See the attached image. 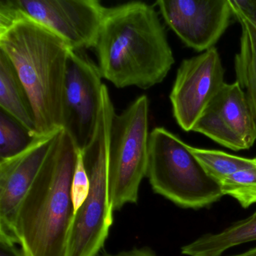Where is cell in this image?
I'll use <instances>...</instances> for the list:
<instances>
[{"mask_svg":"<svg viewBox=\"0 0 256 256\" xmlns=\"http://www.w3.org/2000/svg\"><path fill=\"white\" fill-rule=\"evenodd\" d=\"M256 256V246L245 252L240 253V254H234V256Z\"/></svg>","mask_w":256,"mask_h":256,"instance_id":"obj_22","label":"cell"},{"mask_svg":"<svg viewBox=\"0 0 256 256\" xmlns=\"http://www.w3.org/2000/svg\"><path fill=\"white\" fill-rule=\"evenodd\" d=\"M256 240V212L217 234H206L181 248L187 256H221L232 247Z\"/></svg>","mask_w":256,"mask_h":256,"instance_id":"obj_15","label":"cell"},{"mask_svg":"<svg viewBox=\"0 0 256 256\" xmlns=\"http://www.w3.org/2000/svg\"><path fill=\"white\" fill-rule=\"evenodd\" d=\"M70 47L54 32L0 1V50L14 65L32 103L36 138L62 128Z\"/></svg>","mask_w":256,"mask_h":256,"instance_id":"obj_2","label":"cell"},{"mask_svg":"<svg viewBox=\"0 0 256 256\" xmlns=\"http://www.w3.org/2000/svg\"><path fill=\"white\" fill-rule=\"evenodd\" d=\"M60 37L72 50L94 48L106 7L98 0H1Z\"/></svg>","mask_w":256,"mask_h":256,"instance_id":"obj_7","label":"cell"},{"mask_svg":"<svg viewBox=\"0 0 256 256\" xmlns=\"http://www.w3.org/2000/svg\"><path fill=\"white\" fill-rule=\"evenodd\" d=\"M149 100L145 95L120 114H114L109 143V193L112 209L137 204L146 175L149 144Z\"/></svg>","mask_w":256,"mask_h":256,"instance_id":"obj_6","label":"cell"},{"mask_svg":"<svg viewBox=\"0 0 256 256\" xmlns=\"http://www.w3.org/2000/svg\"><path fill=\"white\" fill-rule=\"evenodd\" d=\"M220 185L223 196L236 199L242 208L256 204V157L252 166L230 175Z\"/></svg>","mask_w":256,"mask_h":256,"instance_id":"obj_18","label":"cell"},{"mask_svg":"<svg viewBox=\"0 0 256 256\" xmlns=\"http://www.w3.org/2000/svg\"><path fill=\"white\" fill-rule=\"evenodd\" d=\"M224 76L220 54L214 47L181 62L170 100L174 116L182 130L192 131L224 85Z\"/></svg>","mask_w":256,"mask_h":256,"instance_id":"obj_9","label":"cell"},{"mask_svg":"<svg viewBox=\"0 0 256 256\" xmlns=\"http://www.w3.org/2000/svg\"><path fill=\"white\" fill-rule=\"evenodd\" d=\"M96 256H158L154 250L150 247L144 246L142 248H134L128 251H122L116 254H110L107 252L102 250Z\"/></svg>","mask_w":256,"mask_h":256,"instance_id":"obj_21","label":"cell"},{"mask_svg":"<svg viewBox=\"0 0 256 256\" xmlns=\"http://www.w3.org/2000/svg\"><path fill=\"white\" fill-rule=\"evenodd\" d=\"M155 5L170 29L198 52L214 48L234 16L229 0H160Z\"/></svg>","mask_w":256,"mask_h":256,"instance_id":"obj_11","label":"cell"},{"mask_svg":"<svg viewBox=\"0 0 256 256\" xmlns=\"http://www.w3.org/2000/svg\"><path fill=\"white\" fill-rule=\"evenodd\" d=\"M62 130L36 137L22 154L0 161V233L16 244L14 226L18 210Z\"/></svg>","mask_w":256,"mask_h":256,"instance_id":"obj_12","label":"cell"},{"mask_svg":"<svg viewBox=\"0 0 256 256\" xmlns=\"http://www.w3.org/2000/svg\"><path fill=\"white\" fill-rule=\"evenodd\" d=\"M229 4L242 30L240 52L234 60L236 82L245 92L256 119V2L229 0Z\"/></svg>","mask_w":256,"mask_h":256,"instance_id":"obj_13","label":"cell"},{"mask_svg":"<svg viewBox=\"0 0 256 256\" xmlns=\"http://www.w3.org/2000/svg\"><path fill=\"white\" fill-rule=\"evenodd\" d=\"M188 148L205 172L218 184L230 175L248 168L254 162V158L236 156L222 151L202 149L188 144Z\"/></svg>","mask_w":256,"mask_h":256,"instance_id":"obj_16","label":"cell"},{"mask_svg":"<svg viewBox=\"0 0 256 256\" xmlns=\"http://www.w3.org/2000/svg\"><path fill=\"white\" fill-rule=\"evenodd\" d=\"M0 256H24L22 250L16 246V242L10 236L0 233Z\"/></svg>","mask_w":256,"mask_h":256,"instance_id":"obj_20","label":"cell"},{"mask_svg":"<svg viewBox=\"0 0 256 256\" xmlns=\"http://www.w3.org/2000/svg\"><path fill=\"white\" fill-rule=\"evenodd\" d=\"M94 48L103 78L118 88L149 89L174 64L158 13L143 2L106 8Z\"/></svg>","mask_w":256,"mask_h":256,"instance_id":"obj_1","label":"cell"},{"mask_svg":"<svg viewBox=\"0 0 256 256\" xmlns=\"http://www.w3.org/2000/svg\"><path fill=\"white\" fill-rule=\"evenodd\" d=\"M192 131L234 151L248 150L256 140V119L238 82L224 83Z\"/></svg>","mask_w":256,"mask_h":256,"instance_id":"obj_10","label":"cell"},{"mask_svg":"<svg viewBox=\"0 0 256 256\" xmlns=\"http://www.w3.org/2000/svg\"><path fill=\"white\" fill-rule=\"evenodd\" d=\"M35 138L26 127L0 109V161L22 154Z\"/></svg>","mask_w":256,"mask_h":256,"instance_id":"obj_17","label":"cell"},{"mask_svg":"<svg viewBox=\"0 0 256 256\" xmlns=\"http://www.w3.org/2000/svg\"></svg>","mask_w":256,"mask_h":256,"instance_id":"obj_23","label":"cell"},{"mask_svg":"<svg viewBox=\"0 0 256 256\" xmlns=\"http://www.w3.org/2000/svg\"><path fill=\"white\" fill-rule=\"evenodd\" d=\"M146 176L154 192L185 209L208 208L224 196L188 144L162 127L150 133Z\"/></svg>","mask_w":256,"mask_h":256,"instance_id":"obj_5","label":"cell"},{"mask_svg":"<svg viewBox=\"0 0 256 256\" xmlns=\"http://www.w3.org/2000/svg\"><path fill=\"white\" fill-rule=\"evenodd\" d=\"M114 107L103 86L95 131L82 156L90 180L89 193L74 212L64 256H96L102 251L113 224L109 193V143Z\"/></svg>","mask_w":256,"mask_h":256,"instance_id":"obj_4","label":"cell"},{"mask_svg":"<svg viewBox=\"0 0 256 256\" xmlns=\"http://www.w3.org/2000/svg\"><path fill=\"white\" fill-rule=\"evenodd\" d=\"M89 178H88V172L85 168L82 151L78 150L76 170H74V176H73L72 188L74 212L84 202L88 193H89Z\"/></svg>","mask_w":256,"mask_h":256,"instance_id":"obj_19","label":"cell"},{"mask_svg":"<svg viewBox=\"0 0 256 256\" xmlns=\"http://www.w3.org/2000/svg\"><path fill=\"white\" fill-rule=\"evenodd\" d=\"M102 76L84 52L70 49L62 98V128L79 150L92 138L101 104Z\"/></svg>","mask_w":256,"mask_h":256,"instance_id":"obj_8","label":"cell"},{"mask_svg":"<svg viewBox=\"0 0 256 256\" xmlns=\"http://www.w3.org/2000/svg\"><path fill=\"white\" fill-rule=\"evenodd\" d=\"M0 109L26 127L36 138L32 103L12 62L0 50Z\"/></svg>","mask_w":256,"mask_h":256,"instance_id":"obj_14","label":"cell"},{"mask_svg":"<svg viewBox=\"0 0 256 256\" xmlns=\"http://www.w3.org/2000/svg\"><path fill=\"white\" fill-rule=\"evenodd\" d=\"M78 154L62 130L20 203L14 229L24 256H64L74 214L72 188Z\"/></svg>","mask_w":256,"mask_h":256,"instance_id":"obj_3","label":"cell"}]
</instances>
